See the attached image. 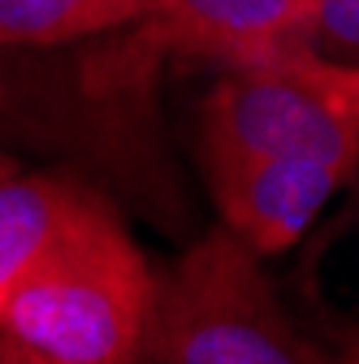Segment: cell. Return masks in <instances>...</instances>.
Listing matches in <instances>:
<instances>
[{
  "label": "cell",
  "instance_id": "1",
  "mask_svg": "<svg viewBox=\"0 0 359 364\" xmlns=\"http://www.w3.org/2000/svg\"><path fill=\"white\" fill-rule=\"evenodd\" d=\"M152 295L148 256L92 191L0 295V334L39 364H134Z\"/></svg>",
  "mask_w": 359,
  "mask_h": 364
},
{
  "label": "cell",
  "instance_id": "2",
  "mask_svg": "<svg viewBox=\"0 0 359 364\" xmlns=\"http://www.w3.org/2000/svg\"><path fill=\"white\" fill-rule=\"evenodd\" d=\"M134 364H333V355L299 334L260 252L216 225L156 278Z\"/></svg>",
  "mask_w": 359,
  "mask_h": 364
},
{
  "label": "cell",
  "instance_id": "3",
  "mask_svg": "<svg viewBox=\"0 0 359 364\" xmlns=\"http://www.w3.org/2000/svg\"><path fill=\"white\" fill-rule=\"evenodd\" d=\"M199 134L204 161L329 156L359 169V122L264 65H230V78L204 100Z\"/></svg>",
  "mask_w": 359,
  "mask_h": 364
},
{
  "label": "cell",
  "instance_id": "4",
  "mask_svg": "<svg viewBox=\"0 0 359 364\" xmlns=\"http://www.w3.org/2000/svg\"><path fill=\"white\" fill-rule=\"evenodd\" d=\"M208 191L221 225L251 252L273 256L303 239V230L329 196L355 173L329 156H251V161H204Z\"/></svg>",
  "mask_w": 359,
  "mask_h": 364
},
{
  "label": "cell",
  "instance_id": "5",
  "mask_svg": "<svg viewBox=\"0 0 359 364\" xmlns=\"http://www.w3.org/2000/svg\"><path fill=\"white\" fill-rule=\"evenodd\" d=\"M182 43L238 61L264 48H290L307 0H143Z\"/></svg>",
  "mask_w": 359,
  "mask_h": 364
},
{
  "label": "cell",
  "instance_id": "6",
  "mask_svg": "<svg viewBox=\"0 0 359 364\" xmlns=\"http://www.w3.org/2000/svg\"><path fill=\"white\" fill-rule=\"evenodd\" d=\"M92 187L65 173H0V295L48 247Z\"/></svg>",
  "mask_w": 359,
  "mask_h": 364
},
{
  "label": "cell",
  "instance_id": "7",
  "mask_svg": "<svg viewBox=\"0 0 359 364\" xmlns=\"http://www.w3.org/2000/svg\"><path fill=\"white\" fill-rule=\"evenodd\" d=\"M143 14V0H0V43H70Z\"/></svg>",
  "mask_w": 359,
  "mask_h": 364
},
{
  "label": "cell",
  "instance_id": "8",
  "mask_svg": "<svg viewBox=\"0 0 359 364\" xmlns=\"http://www.w3.org/2000/svg\"><path fill=\"white\" fill-rule=\"evenodd\" d=\"M230 65H264V70H277V74L311 87L321 100H329L333 109H342L346 117L359 122V65L325 61V57H311L303 48H264V53L238 57Z\"/></svg>",
  "mask_w": 359,
  "mask_h": 364
},
{
  "label": "cell",
  "instance_id": "9",
  "mask_svg": "<svg viewBox=\"0 0 359 364\" xmlns=\"http://www.w3.org/2000/svg\"><path fill=\"white\" fill-rule=\"evenodd\" d=\"M290 48L359 65V0H307Z\"/></svg>",
  "mask_w": 359,
  "mask_h": 364
},
{
  "label": "cell",
  "instance_id": "10",
  "mask_svg": "<svg viewBox=\"0 0 359 364\" xmlns=\"http://www.w3.org/2000/svg\"><path fill=\"white\" fill-rule=\"evenodd\" d=\"M0 364H39V360H35V355H26L22 347H13L5 334H0Z\"/></svg>",
  "mask_w": 359,
  "mask_h": 364
},
{
  "label": "cell",
  "instance_id": "11",
  "mask_svg": "<svg viewBox=\"0 0 359 364\" xmlns=\"http://www.w3.org/2000/svg\"><path fill=\"white\" fill-rule=\"evenodd\" d=\"M333 364H359V334H346L342 338V351L333 355Z\"/></svg>",
  "mask_w": 359,
  "mask_h": 364
},
{
  "label": "cell",
  "instance_id": "12",
  "mask_svg": "<svg viewBox=\"0 0 359 364\" xmlns=\"http://www.w3.org/2000/svg\"><path fill=\"white\" fill-rule=\"evenodd\" d=\"M9 169H18V165H13V161H9L5 152H0V173H9Z\"/></svg>",
  "mask_w": 359,
  "mask_h": 364
}]
</instances>
